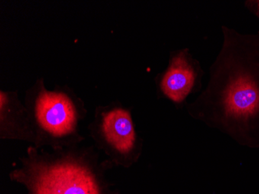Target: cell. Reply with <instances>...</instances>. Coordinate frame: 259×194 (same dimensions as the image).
I'll return each instance as SVG.
<instances>
[{
	"instance_id": "obj_1",
	"label": "cell",
	"mask_w": 259,
	"mask_h": 194,
	"mask_svg": "<svg viewBox=\"0 0 259 194\" xmlns=\"http://www.w3.org/2000/svg\"><path fill=\"white\" fill-rule=\"evenodd\" d=\"M221 51L193 109L213 110L225 123L248 130L259 123V31L239 33L223 26Z\"/></svg>"
},
{
	"instance_id": "obj_2",
	"label": "cell",
	"mask_w": 259,
	"mask_h": 194,
	"mask_svg": "<svg viewBox=\"0 0 259 194\" xmlns=\"http://www.w3.org/2000/svg\"><path fill=\"white\" fill-rule=\"evenodd\" d=\"M110 164L99 162L91 150L49 153L30 146L10 178L25 186L27 194H107L104 170Z\"/></svg>"
},
{
	"instance_id": "obj_3",
	"label": "cell",
	"mask_w": 259,
	"mask_h": 194,
	"mask_svg": "<svg viewBox=\"0 0 259 194\" xmlns=\"http://www.w3.org/2000/svg\"><path fill=\"white\" fill-rule=\"evenodd\" d=\"M25 107L35 148L62 149L82 140L78 128L87 115L85 104L66 86L47 90L43 79H39L26 93Z\"/></svg>"
},
{
	"instance_id": "obj_4",
	"label": "cell",
	"mask_w": 259,
	"mask_h": 194,
	"mask_svg": "<svg viewBox=\"0 0 259 194\" xmlns=\"http://www.w3.org/2000/svg\"><path fill=\"white\" fill-rule=\"evenodd\" d=\"M97 146L113 161L123 163L136 149L137 135L129 110L118 105L99 106L90 125Z\"/></svg>"
},
{
	"instance_id": "obj_5",
	"label": "cell",
	"mask_w": 259,
	"mask_h": 194,
	"mask_svg": "<svg viewBox=\"0 0 259 194\" xmlns=\"http://www.w3.org/2000/svg\"><path fill=\"white\" fill-rule=\"evenodd\" d=\"M203 75L201 65L188 48L171 52L168 67L157 76L158 93L181 104L190 94L200 90Z\"/></svg>"
},
{
	"instance_id": "obj_6",
	"label": "cell",
	"mask_w": 259,
	"mask_h": 194,
	"mask_svg": "<svg viewBox=\"0 0 259 194\" xmlns=\"http://www.w3.org/2000/svg\"><path fill=\"white\" fill-rule=\"evenodd\" d=\"M0 137L34 142L27 110L17 92H0Z\"/></svg>"
},
{
	"instance_id": "obj_7",
	"label": "cell",
	"mask_w": 259,
	"mask_h": 194,
	"mask_svg": "<svg viewBox=\"0 0 259 194\" xmlns=\"http://www.w3.org/2000/svg\"><path fill=\"white\" fill-rule=\"evenodd\" d=\"M244 6L259 20V0H248L244 2Z\"/></svg>"
}]
</instances>
